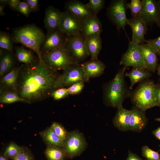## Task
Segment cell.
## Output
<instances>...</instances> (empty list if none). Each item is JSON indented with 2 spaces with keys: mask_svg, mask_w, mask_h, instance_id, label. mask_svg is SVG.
I'll use <instances>...</instances> for the list:
<instances>
[{
  "mask_svg": "<svg viewBox=\"0 0 160 160\" xmlns=\"http://www.w3.org/2000/svg\"></svg>",
  "mask_w": 160,
  "mask_h": 160,
  "instance_id": "obj_53",
  "label": "cell"
},
{
  "mask_svg": "<svg viewBox=\"0 0 160 160\" xmlns=\"http://www.w3.org/2000/svg\"><path fill=\"white\" fill-rule=\"evenodd\" d=\"M127 24L132 31V42L140 44L147 42L144 36L148 30L147 25L141 17L138 16L128 19Z\"/></svg>",
  "mask_w": 160,
  "mask_h": 160,
  "instance_id": "obj_12",
  "label": "cell"
},
{
  "mask_svg": "<svg viewBox=\"0 0 160 160\" xmlns=\"http://www.w3.org/2000/svg\"><path fill=\"white\" fill-rule=\"evenodd\" d=\"M146 43L158 55H160V36L147 40Z\"/></svg>",
  "mask_w": 160,
  "mask_h": 160,
  "instance_id": "obj_37",
  "label": "cell"
},
{
  "mask_svg": "<svg viewBox=\"0 0 160 160\" xmlns=\"http://www.w3.org/2000/svg\"><path fill=\"white\" fill-rule=\"evenodd\" d=\"M20 1L19 0H9L8 4L12 9L16 10Z\"/></svg>",
  "mask_w": 160,
  "mask_h": 160,
  "instance_id": "obj_43",
  "label": "cell"
},
{
  "mask_svg": "<svg viewBox=\"0 0 160 160\" xmlns=\"http://www.w3.org/2000/svg\"><path fill=\"white\" fill-rule=\"evenodd\" d=\"M9 0H0V2L1 4L5 5V4H8Z\"/></svg>",
  "mask_w": 160,
  "mask_h": 160,
  "instance_id": "obj_47",
  "label": "cell"
},
{
  "mask_svg": "<svg viewBox=\"0 0 160 160\" xmlns=\"http://www.w3.org/2000/svg\"><path fill=\"white\" fill-rule=\"evenodd\" d=\"M126 160H142L137 155L129 150L128 157Z\"/></svg>",
  "mask_w": 160,
  "mask_h": 160,
  "instance_id": "obj_44",
  "label": "cell"
},
{
  "mask_svg": "<svg viewBox=\"0 0 160 160\" xmlns=\"http://www.w3.org/2000/svg\"><path fill=\"white\" fill-rule=\"evenodd\" d=\"M15 50L16 57L19 61L26 65L33 63V57L30 51L20 47H16Z\"/></svg>",
  "mask_w": 160,
  "mask_h": 160,
  "instance_id": "obj_28",
  "label": "cell"
},
{
  "mask_svg": "<svg viewBox=\"0 0 160 160\" xmlns=\"http://www.w3.org/2000/svg\"><path fill=\"white\" fill-rule=\"evenodd\" d=\"M102 25L96 15L93 16L83 22L81 33L84 38L100 34L102 31Z\"/></svg>",
  "mask_w": 160,
  "mask_h": 160,
  "instance_id": "obj_21",
  "label": "cell"
},
{
  "mask_svg": "<svg viewBox=\"0 0 160 160\" xmlns=\"http://www.w3.org/2000/svg\"><path fill=\"white\" fill-rule=\"evenodd\" d=\"M143 7L139 16L147 25H152L157 22L160 13L157 1L155 0H143Z\"/></svg>",
  "mask_w": 160,
  "mask_h": 160,
  "instance_id": "obj_14",
  "label": "cell"
},
{
  "mask_svg": "<svg viewBox=\"0 0 160 160\" xmlns=\"http://www.w3.org/2000/svg\"><path fill=\"white\" fill-rule=\"evenodd\" d=\"M153 135L158 139L160 140V126L152 132ZM160 151V149L159 151Z\"/></svg>",
  "mask_w": 160,
  "mask_h": 160,
  "instance_id": "obj_45",
  "label": "cell"
},
{
  "mask_svg": "<svg viewBox=\"0 0 160 160\" xmlns=\"http://www.w3.org/2000/svg\"><path fill=\"white\" fill-rule=\"evenodd\" d=\"M12 159L13 160H32L30 155L22 149Z\"/></svg>",
  "mask_w": 160,
  "mask_h": 160,
  "instance_id": "obj_40",
  "label": "cell"
},
{
  "mask_svg": "<svg viewBox=\"0 0 160 160\" xmlns=\"http://www.w3.org/2000/svg\"><path fill=\"white\" fill-rule=\"evenodd\" d=\"M82 21L70 12H62L57 29L69 36L81 34Z\"/></svg>",
  "mask_w": 160,
  "mask_h": 160,
  "instance_id": "obj_9",
  "label": "cell"
},
{
  "mask_svg": "<svg viewBox=\"0 0 160 160\" xmlns=\"http://www.w3.org/2000/svg\"><path fill=\"white\" fill-rule=\"evenodd\" d=\"M42 136L45 140L51 146L63 148L64 142L59 138L51 127L43 132Z\"/></svg>",
  "mask_w": 160,
  "mask_h": 160,
  "instance_id": "obj_25",
  "label": "cell"
},
{
  "mask_svg": "<svg viewBox=\"0 0 160 160\" xmlns=\"http://www.w3.org/2000/svg\"><path fill=\"white\" fill-rule=\"evenodd\" d=\"M143 7V0H132L130 3L127 4V8L130 10L132 17L140 16Z\"/></svg>",
  "mask_w": 160,
  "mask_h": 160,
  "instance_id": "obj_31",
  "label": "cell"
},
{
  "mask_svg": "<svg viewBox=\"0 0 160 160\" xmlns=\"http://www.w3.org/2000/svg\"><path fill=\"white\" fill-rule=\"evenodd\" d=\"M20 68H14L4 76L1 79V83L7 87L17 91V79Z\"/></svg>",
  "mask_w": 160,
  "mask_h": 160,
  "instance_id": "obj_24",
  "label": "cell"
},
{
  "mask_svg": "<svg viewBox=\"0 0 160 160\" xmlns=\"http://www.w3.org/2000/svg\"><path fill=\"white\" fill-rule=\"evenodd\" d=\"M127 4L126 0H113L108 8L107 12L109 18L119 29L124 30L127 24Z\"/></svg>",
  "mask_w": 160,
  "mask_h": 160,
  "instance_id": "obj_8",
  "label": "cell"
},
{
  "mask_svg": "<svg viewBox=\"0 0 160 160\" xmlns=\"http://www.w3.org/2000/svg\"><path fill=\"white\" fill-rule=\"evenodd\" d=\"M69 36L67 38L66 47L78 63L89 56L84 45V39L81 34Z\"/></svg>",
  "mask_w": 160,
  "mask_h": 160,
  "instance_id": "obj_11",
  "label": "cell"
},
{
  "mask_svg": "<svg viewBox=\"0 0 160 160\" xmlns=\"http://www.w3.org/2000/svg\"><path fill=\"white\" fill-rule=\"evenodd\" d=\"M155 84L149 79L140 82L131 91L130 97L134 106L145 111L156 105L154 92Z\"/></svg>",
  "mask_w": 160,
  "mask_h": 160,
  "instance_id": "obj_4",
  "label": "cell"
},
{
  "mask_svg": "<svg viewBox=\"0 0 160 160\" xmlns=\"http://www.w3.org/2000/svg\"><path fill=\"white\" fill-rule=\"evenodd\" d=\"M154 92L156 105L160 108V82L157 84H155Z\"/></svg>",
  "mask_w": 160,
  "mask_h": 160,
  "instance_id": "obj_41",
  "label": "cell"
},
{
  "mask_svg": "<svg viewBox=\"0 0 160 160\" xmlns=\"http://www.w3.org/2000/svg\"><path fill=\"white\" fill-rule=\"evenodd\" d=\"M84 87V82L75 83L68 88V94L73 95L78 94L82 91Z\"/></svg>",
  "mask_w": 160,
  "mask_h": 160,
  "instance_id": "obj_39",
  "label": "cell"
},
{
  "mask_svg": "<svg viewBox=\"0 0 160 160\" xmlns=\"http://www.w3.org/2000/svg\"><path fill=\"white\" fill-rule=\"evenodd\" d=\"M81 65L87 81L91 78L101 75L103 73L105 68V64L98 59L85 62Z\"/></svg>",
  "mask_w": 160,
  "mask_h": 160,
  "instance_id": "obj_17",
  "label": "cell"
},
{
  "mask_svg": "<svg viewBox=\"0 0 160 160\" xmlns=\"http://www.w3.org/2000/svg\"><path fill=\"white\" fill-rule=\"evenodd\" d=\"M68 88H61L58 89L51 93V96L55 100L62 99L68 95Z\"/></svg>",
  "mask_w": 160,
  "mask_h": 160,
  "instance_id": "obj_36",
  "label": "cell"
},
{
  "mask_svg": "<svg viewBox=\"0 0 160 160\" xmlns=\"http://www.w3.org/2000/svg\"><path fill=\"white\" fill-rule=\"evenodd\" d=\"M5 5H1L0 6V16L4 15L5 13L4 12V9Z\"/></svg>",
  "mask_w": 160,
  "mask_h": 160,
  "instance_id": "obj_46",
  "label": "cell"
},
{
  "mask_svg": "<svg viewBox=\"0 0 160 160\" xmlns=\"http://www.w3.org/2000/svg\"><path fill=\"white\" fill-rule=\"evenodd\" d=\"M87 145L83 133L73 130L68 133L64 142L63 148L66 156L73 158L80 155L85 150Z\"/></svg>",
  "mask_w": 160,
  "mask_h": 160,
  "instance_id": "obj_7",
  "label": "cell"
},
{
  "mask_svg": "<svg viewBox=\"0 0 160 160\" xmlns=\"http://www.w3.org/2000/svg\"><path fill=\"white\" fill-rule=\"evenodd\" d=\"M51 127L59 138L64 142L68 133L67 132L63 127L58 123L54 122Z\"/></svg>",
  "mask_w": 160,
  "mask_h": 160,
  "instance_id": "obj_33",
  "label": "cell"
},
{
  "mask_svg": "<svg viewBox=\"0 0 160 160\" xmlns=\"http://www.w3.org/2000/svg\"><path fill=\"white\" fill-rule=\"evenodd\" d=\"M16 10L27 17L29 16L31 12L29 6L25 1H20Z\"/></svg>",
  "mask_w": 160,
  "mask_h": 160,
  "instance_id": "obj_38",
  "label": "cell"
},
{
  "mask_svg": "<svg viewBox=\"0 0 160 160\" xmlns=\"http://www.w3.org/2000/svg\"><path fill=\"white\" fill-rule=\"evenodd\" d=\"M156 24L160 28V13L159 15L158 20Z\"/></svg>",
  "mask_w": 160,
  "mask_h": 160,
  "instance_id": "obj_49",
  "label": "cell"
},
{
  "mask_svg": "<svg viewBox=\"0 0 160 160\" xmlns=\"http://www.w3.org/2000/svg\"><path fill=\"white\" fill-rule=\"evenodd\" d=\"M62 12L52 6L47 9L44 22V26L48 33L57 29L60 21Z\"/></svg>",
  "mask_w": 160,
  "mask_h": 160,
  "instance_id": "obj_18",
  "label": "cell"
},
{
  "mask_svg": "<svg viewBox=\"0 0 160 160\" xmlns=\"http://www.w3.org/2000/svg\"><path fill=\"white\" fill-rule=\"evenodd\" d=\"M42 58L47 65L56 71L78 64L67 50L66 45L60 49L45 52Z\"/></svg>",
  "mask_w": 160,
  "mask_h": 160,
  "instance_id": "obj_5",
  "label": "cell"
},
{
  "mask_svg": "<svg viewBox=\"0 0 160 160\" xmlns=\"http://www.w3.org/2000/svg\"><path fill=\"white\" fill-rule=\"evenodd\" d=\"M9 34L7 32L0 31V47L1 49H5L10 52L13 51V46Z\"/></svg>",
  "mask_w": 160,
  "mask_h": 160,
  "instance_id": "obj_30",
  "label": "cell"
},
{
  "mask_svg": "<svg viewBox=\"0 0 160 160\" xmlns=\"http://www.w3.org/2000/svg\"><path fill=\"white\" fill-rule=\"evenodd\" d=\"M0 160H7L6 158L4 156H1L0 157Z\"/></svg>",
  "mask_w": 160,
  "mask_h": 160,
  "instance_id": "obj_51",
  "label": "cell"
},
{
  "mask_svg": "<svg viewBox=\"0 0 160 160\" xmlns=\"http://www.w3.org/2000/svg\"><path fill=\"white\" fill-rule=\"evenodd\" d=\"M141 52L145 68L154 73L157 66V55L147 43L141 45Z\"/></svg>",
  "mask_w": 160,
  "mask_h": 160,
  "instance_id": "obj_19",
  "label": "cell"
},
{
  "mask_svg": "<svg viewBox=\"0 0 160 160\" xmlns=\"http://www.w3.org/2000/svg\"><path fill=\"white\" fill-rule=\"evenodd\" d=\"M53 70L44 62L27 65L20 71L17 79L19 95L30 101L46 97L54 89L57 78Z\"/></svg>",
  "mask_w": 160,
  "mask_h": 160,
  "instance_id": "obj_1",
  "label": "cell"
},
{
  "mask_svg": "<svg viewBox=\"0 0 160 160\" xmlns=\"http://www.w3.org/2000/svg\"><path fill=\"white\" fill-rule=\"evenodd\" d=\"M25 1L29 6L31 12H34L37 10L39 7L38 0H26Z\"/></svg>",
  "mask_w": 160,
  "mask_h": 160,
  "instance_id": "obj_42",
  "label": "cell"
},
{
  "mask_svg": "<svg viewBox=\"0 0 160 160\" xmlns=\"http://www.w3.org/2000/svg\"><path fill=\"white\" fill-rule=\"evenodd\" d=\"M119 63L127 68H145L141 45L129 42L128 49L122 55Z\"/></svg>",
  "mask_w": 160,
  "mask_h": 160,
  "instance_id": "obj_10",
  "label": "cell"
},
{
  "mask_svg": "<svg viewBox=\"0 0 160 160\" xmlns=\"http://www.w3.org/2000/svg\"><path fill=\"white\" fill-rule=\"evenodd\" d=\"M13 63V58L11 53L7 52L3 55L0 60V76H3L9 71L12 68Z\"/></svg>",
  "mask_w": 160,
  "mask_h": 160,
  "instance_id": "obj_27",
  "label": "cell"
},
{
  "mask_svg": "<svg viewBox=\"0 0 160 160\" xmlns=\"http://www.w3.org/2000/svg\"><path fill=\"white\" fill-rule=\"evenodd\" d=\"M17 101H23L29 103L15 92L6 91L3 92L0 96L1 103L9 104Z\"/></svg>",
  "mask_w": 160,
  "mask_h": 160,
  "instance_id": "obj_29",
  "label": "cell"
},
{
  "mask_svg": "<svg viewBox=\"0 0 160 160\" xmlns=\"http://www.w3.org/2000/svg\"><path fill=\"white\" fill-rule=\"evenodd\" d=\"M84 39V45L91 60L97 59L102 48V40L100 34L87 37Z\"/></svg>",
  "mask_w": 160,
  "mask_h": 160,
  "instance_id": "obj_22",
  "label": "cell"
},
{
  "mask_svg": "<svg viewBox=\"0 0 160 160\" xmlns=\"http://www.w3.org/2000/svg\"><path fill=\"white\" fill-rule=\"evenodd\" d=\"M155 120L156 121H158L160 122V117L156 118Z\"/></svg>",
  "mask_w": 160,
  "mask_h": 160,
  "instance_id": "obj_52",
  "label": "cell"
},
{
  "mask_svg": "<svg viewBox=\"0 0 160 160\" xmlns=\"http://www.w3.org/2000/svg\"><path fill=\"white\" fill-rule=\"evenodd\" d=\"M151 75V72L145 68L135 67L133 68L130 72H126L125 74V76L128 77L130 80L129 89H132L136 83L149 79Z\"/></svg>",
  "mask_w": 160,
  "mask_h": 160,
  "instance_id": "obj_23",
  "label": "cell"
},
{
  "mask_svg": "<svg viewBox=\"0 0 160 160\" xmlns=\"http://www.w3.org/2000/svg\"><path fill=\"white\" fill-rule=\"evenodd\" d=\"M156 69L157 70L158 74L160 77V63L158 65H157Z\"/></svg>",
  "mask_w": 160,
  "mask_h": 160,
  "instance_id": "obj_48",
  "label": "cell"
},
{
  "mask_svg": "<svg viewBox=\"0 0 160 160\" xmlns=\"http://www.w3.org/2000/svg\"><path fill=\"white\" fill-rule=\"evenodd\" d=\"M104 2L105 1L103 0H89L87 4L96 16L103 8Z\"/></svg>",
  "mask_w": 160,
  "mask_h": 160,
  "instance_id": "obj_34",
  "label": "cell"
},
{
  "mask_svg": "<svg viewBox=\"0 0 160 160\" xmlns=\"http://www.w3.org/2000/svg\"><path fill=\"white\" fill-rule=\"evenodd\" d=\"M45 154L49 160H64L66 156L63 148L55 146L48 147Z\"/></svg>",
  "mask_w": 160,
  "mask_h": 160,
  "instance_id": "obj_26",
  "label": "cell"
},
{
  "mask_svg": "<svg viewBox=\"0 0 160 160\" xmlns=\"http://www.w3.org/2000/svg\"><path fill=\"white\" fill-rule=\"evenodd\" d=\"M130 110V131L136 132L142 131L145 127L148 122L145 111L134 106Z\"/></svg>",
  "mask_w": 160,
  "mask_h": 160,
  "instance_id": "obj_16",
  "label": "cell"
},
{
  "mask_svg": "<svg viewBox=\"0 0 160 160\" xmlns=\"http://www.w3.org/2000/svg\"><path fill=\"white\" fill-rule=\"evenodd\" d=\"M130 110L122 106L117 108L116 114L113 120L114 126L119 130L125 132L130 130Z\"/></svg>",
  "mask_w": 160,
  "mask_h": 160,
  "instance_id": "obj_20",
  "label": "cell"
},
{
  "mask_svg": "<svg viewBox=\"0 0 160 160\" xmlns=\"http://www.w3.org/2000/svg\"><path fill=\"white\" fill-rule=\"evenodd\" d=\"M62 33L57 29L48 33L42 45L45 52L56 50L66 45L67 38L64 39Z\"/></svg>",
  "mask_w": 160,
  "mask_h": 160,
  "instance_id": "obj_15",
  "label": "cell"
},
{
  "mask_svg": "<svg viewBox=\"0 0 160 160\" xmlns=\"http://www.w3.org/2000/svg\"><path fill=\"white\" fill-rule=\"evenodd\" d=\"M86 81L81 65L78 64L71 65L63 69L62 74L57 78L54 88L70 87L77 83Z\"/></svg>",
  "mask_w": 160,
  "mask_h": 160,
  "instance_id": "obj_6",
  "label": "cell"
},
{
  "mask_svg": "<svg viewBox=\"0 0 160 160\" xmlns=\"http://www.w3.org/2000/svg\"><path fill=\"white\" fill-rule=\"evenodd\" d=\"M46 37L43 31L34 25H29L14 30L12 39L32 49L37 54L39 61L44 62L41 55V47Z\"/></svg>",
  "mask_w": 160,
  "mask_h": 160,
  "instance_id": "obj_3",
  "label": "cell"
},
{
  "mask_svg": "<svg viewBox=\"0 0 160 160\" xmlns=\"http://www.w3.org/2000/svg\"><path fill=\"white\" fill-rule=\"evenodd\" d=\"M21 149L20 147L17 144L12 143L6 148L4 154V156L12 158Z\"/></svg>",
  "mask_w": 160,
  "mask_h": 160,
  "instance_id": "obj_35",
  "label": "cell"
},
{
  "mask_svg": "<svg viewBox=\"0 0 160 160\" xmlns=\"http://www.w3.org/2000/svg\"><path fill=\"white\" fill-rule=\"evenodd\" d=\"M142 153L146 160H160V154L158 151L153 150L147 145L142 147Z\"/></svg>",
  "mask_w": 160,
  "mask_h": 160,
  "instance_id": "obj_32",
  "label": "cell"
},
{
  "mask_svg": "<svg viewBox=\"0 0 160 160\" xmlns=\"http://www.w3.org/2000/svg\"><path fill=\"white\" fill-rule=\"evenodd\" d=\"M67 11L80 19L82 22L89 18L95 15L88 7L78 0H71L65 4Z\"/></svg>",
  "mask_w": 160,
  "mask_h": 160,
  "instance_id": "obj_13",
  "label": "cell"
},
{
  "mask_svg": "<svg viewBox=\"0 0 160 160\" xmlns=\"http://www.w3.org/2000/svg\"><path fill=\"white\" fill-rule=\"evenodd\" d=\"M157 3L159 10L160 12V0L157 1Z\"/></svg>",
  "mask_w": 160,
  "mask_h": 160,
  "instance_id": "obj_50",
  "label": "cell"
},
{
  "mask_svg": "<svg viewBox=\"0 0 160 160\" xmlns=\"http://www.w3.org/2000/svg\"><path fill=\"white\" fill-rule=\"evenodd\" d=\"M127 68L123 66L120 69L106 86L103 97L107 105L117 108L122 106L124 100L130 97L131 91L128 88L124 78Z\"/></svg>",
  "mask_w": 160,
  "mask_h": 160,
  "instance_id": "obj_2",
  "label": "cell"
}]
</instances>
